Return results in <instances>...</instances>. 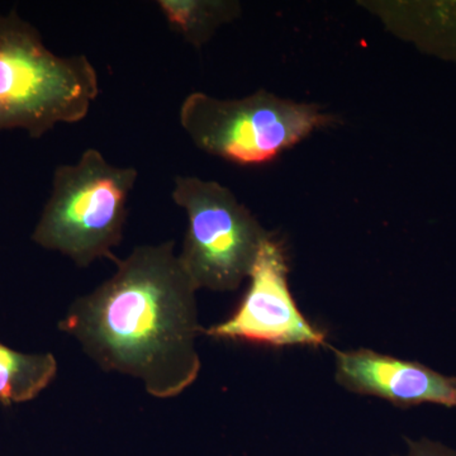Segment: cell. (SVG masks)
<instances>
[{
	"mask_svg": "<svg viewBox=\"0 0 456 456\" xmlns=\"http://www.w3.org/2000/svg\"><path fill=\"white\" fill-rule=\"evenodd\" d=\"M57 362L51 353L23 354L0 342V404L25 403L53 382Z\"/></svg>",
	"mask_w": 456,
	"mask_h": 456,
	"instance_id": "30bf717a",
	"label": "cell"
},
{
	"mask_svg": "<svg viewBox=\"0 0 456 456\" xmlns=\"http://www.w3.org/2000/svg\"><path fill=\"white\" fill-rule=\"evenodd\" d=\"M335 377L347 391L386 399L395 406L456 407V379L373 350L335 351Z\"/></svg>",
	"mask_w": 456,
	"mask_h": 456,
	"instance_id": "52a82bcc",
	"label": "cell"
},
{
	"mask_svg": "<svg viewBox=\"0 0 456 456\" xmlns=\"http://www.w3.org/2000/svg\"><path fill=\"white\" fill-rule=\"evenodd\" d=\"M287 255L281 241L270 236L261 246L250 273L244 298L224 322L206 334L224 340L269 346H325L322 330L312 325L294 301L288 283Z\"/></svg>",
	"mask_w": 456,
	"mask_h": 456,
	"instance_id": "8992f818",
	"label": "cell"
},
{
	"mask_svg": "<svg viewBox=\"0 0 456 456\" xmlns=\"http://www.w3.org/2000/svg\"><path fill=\"white\" fill-rule=\"evenodd\" d=\"M99 93L88 57L57 55L17 12L0 14V132L41 139L56 126L82 122Z\"/></svg>",
	"mask_w": 456,
	"mask_h": 456,
	"instance_id": "7a4b0ae2",
	"label": "cell"
},
{
	"mask_svg": "<svg viewBox=\"0 0 456 456\" xmlns=\"http://www.w3.org/2000/svg\"><path fill=\"white\" fill-rule=\"evenodd\" d=\"M171 200L187 215L179 260L198 289L232 292L250 277L272 236L226 185L198 176L174 180Z\"/></svg>",
	"mask_w": 456,
	"mask_h": 456,
	"instance_id": "5b68a950",
	"label": "cell"
},
{
	"mask_svg": "<svg viewBox=\"0 0 456 456\" xmlns=\"http://www.w3.org/2000/svg\"><path fill=\"white\" fill-rule=\"evenodd\" d=\"M395 456H456V452L431 441H410L404 455Z\"/></svg>",
	"mask_w": 456,
	"mask_h": 456,
	"instance_id": "8fae6325",
	"label": "cell"
},
{
	"mask_svg": "<svg viewBox=\"0 0 456 456\" xmlns=\"http://www.w3.org/2000/svg\"><path fill=\"white\" fill-rule=\"evenodd\" d=\"M183 131L206 154L244 167L275 160L338 118L314 103H301L259 89L221 99L193 92L179 108Z\"/></svg>",
	"mask_w": 456,
	"mask_h": 456,
	"instance_id": "277c9868",
	"label": "cell"
},
{
	"mask_svg": "<svg viewBox=\"0 0 456 456\" xmlns=\"http://www.w3.org/2000/svg\"><path fill=\"white\" fill-rule=\"evenodd\" d=\"M358 4L395 37L456 64V2L367 0Z\"/></svg>",
	"mask_w": 456,
	"mask_h": 456,
	"instance_id": "ba28073f",
	"label": "cell"
},
{
	"mask_svg": "<svg viewBox=\"0 0 456 456\" xmlns=\"http://www.w3.org/2000/svg\"><path fill=\"white\" fill-rule=\"evenodd\" d=\"M137 179L134 167L110 164L93 147L77 163L59 165L32 241L64 255L79 268L116 260L113 250L122 242Z\"/></svg>",
	"mask_w": 456,
	"mask_h": 456,
	"instance_id": "3957f363",
	"label": "cell"
},
{
	"mask_svg": "<svg viewBox=\"0 0 456 456\" xmlns=\"http://www.w3.org/2000/svg\"><path fill=\"white\" fill-rule=\"evenodd\" d=\"M156 7L171 31L196 49L242 13L241 3L236 0H158Z\"/></svg>",
	"mask_w": 456,
	"mask_h": 456,
	"instance_id": "9c48e42d",
	"label": "cell"
},
{
	"mask_svg": "<svg viewBox=\"0 0 456 456\" xmlns=\"http://www.w3.org/2000/svg\"><path fill=\"white\" fill-rule=\"evenodd\" d=\"M114 264L112 277L77 298L59 329L103 370L136 378L156 398L176 397L200 370L198 288L174 241L137 246Z\"/></svg>",
	"mask_w": 456,
	"mask_h": 456,
	"instance_id": "6da1fadb",
	"label": "cell"
}]
</instances>
